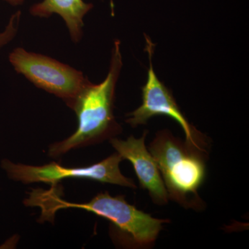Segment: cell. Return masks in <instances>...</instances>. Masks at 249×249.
<instances>
[{
    "instance_id": "obj_2",
    "label": "cell",
    "mask_w": 249,
    "mask_h": 249,
    "mask_svg": "<svg viewBox=\"0 0 249 249\" xmlns=\"http://www.w3.org/2000/svg\"><path fill=\"white\" fill-rule=\"evenodd\" d=\"M30 206H40L45 218H50L57 211L78 209L89 211L111 222V236L119 245L129 248L152 247L158 238L164 224L169 219H157L129 204L124 196H113L108 192L101 193L91 201L83 204L67 202L52 195L34 193L29 199Z\"/></svg>"
},
{
    "instance_id": "obj_7",
    "label": "cell",
    "mask_w": 249,
    "mask_h": 249,
    "mask_svg": "<svg viewBox=\"0 0 249 249\" xmlns=\"http://www.w3.org/2000/svg\"><path fill=\"white\" fill-rule=\"evenodd\" d=\"M147 134V131H145L141 138L130 136L126 140L114 137L109 142L123 160L131 162L141 186L148 191L154 203L166 204L169 199L168 192L158 165L145 145Z\"/></svg>"
},
{
    "instance_id": "obj_1",
    "label": "cell",
    "mask_w": 249,
    "mask_h": 249,
    "mask_svg": "<svg viewBox=\"0 0 249 249\" xmlns=\"http://www.w3.org/2000/svg\"><path fill=\"white\" fill-rule=\"evenodd\" d=\"M123 67L121 42L116 40L111 51L107 76L98 84L88 82L72 103L78 127L74 133L49 147L51 157H60L80 147L110 140L122 131L114 114L116 84Z\"/></svg>"
},
{
    "instance_id": "obj_9",
    "label": "cell",
    "mask_w": 249,
    "mask_h": 249,
    "mask_svg": "<svg viewBox=\"0 0 249 249\" xmlns=\"http://www.w3.org/2000/svg\"><path fill=\"white\" fill-rule=\"evenodd\" d=\"M21 13H15L9 18L2 30L0 31V51L9 45L18 35L20 26Z\"/></svg>"
},
{
    "instance_id": "obj_4",
    "label": "cell",
    "mask_w": 249,
    "mask_h": 249,
    "mask_svg": "<svg viewBox=\"0 0 249 249\" xmlns=\"http://www.w3.org/2000/svg\"><path fill=\"white\" fill-rule=\"evenodd\" d=\"M9 61L15 71L39 89L60 98L69 107L89 81L85 73L43 54L14 49Z\"/></svg>"
},
{
    "instance_id": "obj_6",
    "label": "cell",
    "mask_w": 249,
    "mask_h": 249,
    "mask_svg": "<svg viewBox=\"0 0 249 249\" xmlns=\"http://www.w3.org/2000/svg\"><path fill=\"white\" fill-rule=\"evenodd\" d=\"M124 160L114 153L95 164L85 167H65L52 162L48 164L29 165L16 163L7 159L1 160V167L9 178L25 184L43 182L55 185L67 178H86L101 183L136 188L132 178L121 173V162Z\"/></svg>"
},
{
    "instance_id": "obj_5",
    "label": "cell",
    "mask_w": 249,
    "mask_h": 249,
    "mask_svg": "<svg viewBox=\"0 0 249 249\" xmlns=\"http://www.w3.org/2000/svg\"><path fill=\"white\" fill-rule=\"evenodd\" d=\"M145 37L149 68L146 83L142 87V103L137 109L126 115L125 122L135 127L146 124L154 116H168L181 126L186 136V145L208 156L209 143L207 137L190 124L170 90L156 75L152 63L155 45L147 36Z\"/></svg>"
},
{
    "instance_id": "obj_3",
    "label": "cell",
    "mask_w": 249,
    "mask_h": 249,
    "mask_svg": "<svg viewBox=\"0 0 249 249\" xmlns=\"http://www.w3.org/2000/svg\"><path fill=\"white\" fill-rule=\"evenodd\" d=\"M149 150L158 165L169 199L185 209H204L198 191L206 178L207 155L190 148L167 129L157 132Z\"/></svg>"
},
{
    "instance_id": "obj_10",
    "label": "cell",
    "mask_w": 249,
    "mask_h": 249,
    "mask_svg": "<svg viewBox=\"0 0 249 249\" xmlns=\"http://www.w3.org/2000/svg\"><path fill=\"white\" fill-rule=\"evenodd\" d=\"M4 1L12 6H21L25 2V0H4Z\"/></svg>"
},
{
    "instance_id": "obj_8",
    "label": "cell",
    "mask_w": 249,
    "mask_h": 249,
    "mask_svg": "<svg viewBox=\"0 0 249 249\" xmlns=\"http://www.w3.org/2000/svg\"><path fill=\"white\" fill-rule=\"evenodd\" d=\"M93 6L84 0H42L32 5L29 12L39 18L58 15L65 22L71 40L78 43L83 36L84 18Z\"/></svg>"
}]
</instances>
